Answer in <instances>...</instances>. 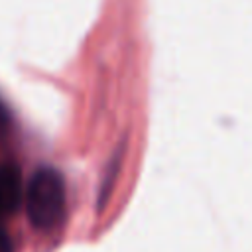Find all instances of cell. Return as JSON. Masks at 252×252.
<instances>
[{
    "mask_svg": "<svg viewBox=\"0 0 252 252\" xmlns=\"http://www.w3.org/2000/svg\"><path fill=\"white\" fill-rule=\"evenodd\" d=\"M0 217H4V213H2V209H0Z\"/></svg>",
    "mask_w": 252,
    "mask_h": 252,
    "instance_id": "5b68a950",
    "label": "cell"
},
{
    "mask_svg": "<svg viewBox=\"0 0 252 252\" xmlns=\"http://www.w3.org/2000/svg\"><path fill=\"white\" fill-rule=\"evenodd\" d=\"M24 201V181L16 165L0 167V209L4 215L14 213Z\"/></svg>",
    "mask_w": 252,
    "mask_h": 252,
    "instance_id": "7a4b0ae2",
    "label": "cell"
},
{
    "mask_svg": "<svg viewBox=\"0 0 252 252\" xmlns=\"http://www.w3.org/2000/svg\"><path fill=\"white\" fill-rule=\"evenodd\" d=\"M0 252H14V248H12V240H10V236H8V232L0 226Z\"/></svg>",
    "mask_w": 252,
    "mask_h": 252,
    "instance_id": "3957f363",
    "label": "cell"
},
{
    "mask_svg": "<svg viewBox=\"0 0 252 252\" xmlns=\"http://www.w3.org/2000/svg\"><path fill=\"white\" fill-rule=\"evenodd\" d=\"M30 220L39 228L55 226L65 211V183L59 171L41 167L33 173L24 191Z\"/></svg>",
    "mask_w": 252,
    "mask_h": 252,
    "instance_id": "6da1fadb",
    "label": "cell"
},
{
    "mask_svg": "<svg viewBox=\"0 0 252 252\" xmlns=\"http://www.w3.org/2000/svg\"><path fill=\"white\" fill-rule=\"evenodd\" d=\"M4 118H6V114H4V108L0 106V122H4Z\"/></svg>",
    "mask_w": 252,
    "mask_h": 252,
    "instance_id": "277c9868",
    "label": "cell"
}]
</instances>
